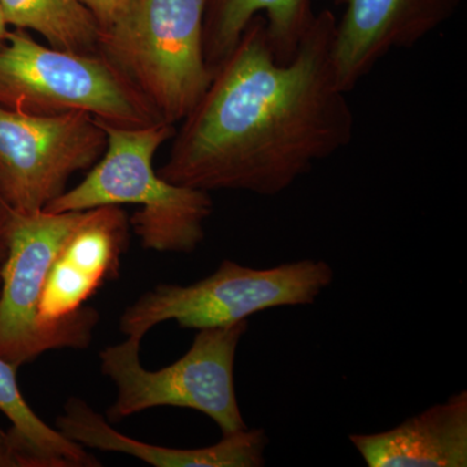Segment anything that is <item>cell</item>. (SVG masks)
Masks as SVG:
<instances>
[{"label":"cell","instance_id":"cell-8","mask_svg":"<svg viewBox=\"0 0 467 467\" xmlns=\"http://www.w3.org/2000/svg\"><path fill=\"white\" fill-rule=\"evenodd\" d=\"M106 147L103 128L88 113L33 115L0 107V198L14 211H43Z\"/></svg>","mask_w":467,"mask_h":467},{"label":"cell","instance_id":"cell-2","mask_svg":"<svg viewBox=\"0 0 467 467\" xmlns=\"http://www.w3.org/2000/svg\"><path fill=\"white\" fill-rule=\"evenodd\" d=\"M107 147L81 183L43 211H88L104 205H138L131 229L146 250L192 254L205 239L213 213L211 193L168 182L155 169V156L175 133L173 125H113L98 119Z\"/></svg>","mask_w":467,"mask_h":467},{"label":"cell","instance_id":"cell-1","mask_svg":"<svg viewBox=\"0 0 467 467\" xmlns=\"http://www.w3.org/2000/svg\"><path fill=\"white\" fill-rule=\"evenodd\" d=\"M335 27L330 9L316 14L281 64L265 18H252L175 130L160 177L209 193L275 196L348 146L355 119L335 69Z\"/></svg>","mask_w":467,"mask_h":467},{"label":"cell","instance_id":"cell-3","mask_svg":"<svg viewBox=\"0 0 467 467\" xmlns=\"http://www.w3.org/2000/svg\"><path fill=\"white\" fill-rule=\"evenodd\" d=\"M208 0H128L99 27L97 52L133 85L162 122L189 115L214 72L204 55Z\"/></svg>","mask_w":467,"mask_h":467},{"label":"cell","instance_id":"cell-9","mask_svg":"<svg viewBox=\"0 0 467 467\" xmlns=\"http://www.w3.org/2000/svg\"><path fill=\"white\" fill-rule=\"evenodd\" d=\"M128 217L119 205L85 211L52 260L38 303V321L46 328L69 324L101 285L119 275L129 245Z\"/></svg>","mask_w":467,"mask_h":467},{"label":"cell","instance_id":"cell-7","mask_svg":"<svg viewBox=\"0 0 467 467\" xmlns=\"http://www.w3.org/2000/svg\"><path fill=\"white\" fill-rule=\"evenodd\" d=\"M85 211L26 213L9 208L7 252L0 264V358L23 367L54 349L90 346L99 313L84 308L69 324L43 327L38 303L52 260Z\"/></svg>","mask_w":467,"mask_h":467},{"label":"cell","instance_id":"cell-14","mask_svg":"<svg viewBox=\"0 0 467 467\" xmlns=\"http://www.w3.org/2000/svg\"><path fill=\"white\" fill-rule=\"evenodd\" d=\"M9 26L32 30L52 47L97 52L99 26L79 0H0Z\"/></svg>","mask_w":467,"mask_h":467},{"label":"cell","instance_id":"cell-6","mask_svg":"<svg viewBox=\"0 0 467 467\" xmlns=\"http://www.w3.org/2000/svg\"><path fill=\"white\" fill-rule=\"evenodd\" d=\"M0 107L33 115L81 110L100 121L131 128L162 122L98 52L42 45L21 29L9 30L0 45Z\"/></svg>","mask_w":467,"mask_h":467},{"label":"cell","instance_id":"cell-19","mask_svg":"<svg viewBox=\"0 0 467 467\" xmlns=\"http://www.w3.org/2000/svg\"><path fill=\"white\" fill-rule=\"evenodd\" d=\"M8 33L9 26L7 21H5V15H3L2 8H0V45H3L5 39H7Z\"/></svg>","mask_w":467,"mask_h":467},{"label":"cell","instance_id":"cell-17","mask_svg":"<svg viewBox=\"0 0 467 467\" xmlns=\"http://www.w3.org/2000/svg\"><path fill=\"white\" fill-rule=\"evenodd\" d=\"M92 16L98 21L99 27L106 26L107 24L116 16L128 0H79Z\"/></svg>","mask_w":467,"mask_h":467},{"label":"cell","instance_id":"cell-13","mask_svg":"<svg viewBox=\"0 0 467 467\" xmlns=\"http://www.w3.org/2000/svg\"><path fill=\"white\" fill-rule=\"evenodd\" d=\"M57 429L69 441L101 451L129 454L155 467H226L232 461V448L226 441L193 450L160 447L121 434L109 420L85 400L69 399Z\"/></svg>","mask_w":467,"mask_h":467},{"label":"cell","instance_id":"cell-10","mask_svg":"<svg viewBox=\"0 0 467 467\" xmlns=\"http://www.w3.org/2000/svg\"><path fill=\"white\" fill-rule=\"evenodd\" d=\"M337 81L349 92L389 52L414 47L456 14L461 0H334Z\"/></svg>","mask_w":467,"mask_h":467},{"label":"cell","instance_id":"cell-12","mask_svg":"<svg viewBox=\"0 0 467 467\" xmlns=\"http://www.w3.org/2000/svg\"><path fill=\"white\" fill-rule=\"evenodd\" d=\"M264 16L275 60L290 63L315 21L312 0H208L204 55L216 72L235 47L252 18Z\"/></svg>","mask_w":467,"mask_h":467},{"label":"cell","instance_id":"cell-16","mask_svg":"<svg viewBox=\"0 0 467 467\" xmlns=\"http://www.w3.org/2000/svg\"><path fill=\"white\" fill-rule=\"evenodd\" d=\"M0 467H55L14 431L0 429Z\"/></svg>","mask_w":467,"mask_h":467},{"label":"cell","instance_id":"cell-11","mask_svg":"<svg viewBox=\"0 0 467 467\" xmlns=\"http://www.w3.org/2000/svg\"><path fill=\"white\" fill-rule=\"evenodd\" d=\"M349 441L368 467H466L467 391L393 429L350 434Z\"/></svg>","mask_w":467,"mask_h":467},{"label":"cell","instance_id":"cell-4","mask_svg":"<svg viewBox=\"0 0 467 467\" xmlns=\"http://www.w3.org/2000/svg\"><path fill=\"white\" fill-rule=\"evenodd\" d=\"M324 260L304 259L256 269L223 260L213 275L192 285H158L124 310L119 330L142 342L155 326L175 321L181 328L225 327L256 313L312 306L334 282Z\"/></svg>","mask_w":467,"mask_h":467},{"label":"cell","instance_id":"cell-15","mask_svg":"<svg viewBox=\"0 0 467 467\" xmlns=\"http://www.w3.org/2000/svg\"><path fill=\"white\" fill-rule=\"evenodd\" d=\"M16 373L17 368L0 358V411L8 418L11 429L55 467L100 466L82 445L47 425L29 407L18 387Z\"/></svg>","mask_w":467,"mask_h":467},{"label":"cell","instance_id":"cell-18","mask_svg":"<svg viewBox=\"0 0 467 467\" xmlns=\"http://www.w3.org/2000/svg\"><path fill=\"white\" fill-rule=\"evenodd\" d=\"M9 214V207L5 201L0 198V264L5 259V252H7V242H5V232H7V221Z\"/></svg>","mask_w":467,"mask_h":467},{"label":"cell","instance_id":"cell-5","mask_svg":"<svg viewBox=\"0 0 467 467\" xmlns=\"http://www.w3.org/2000/svg\"><path fill=\"white\" fill-rule=\"evenodd\" d=\"M248 331V319L225 327L202 328L186 353L167 368L147 370L140 362V340L128 337L99 353L104 376L116 384L109 422L159 407L199 411L223 435L248 427L236 398V350Z\"/></svg>","mask_w":467,"mask_h":467}]
</instances>
